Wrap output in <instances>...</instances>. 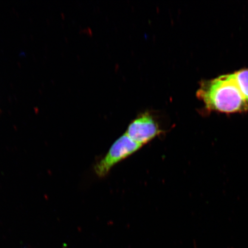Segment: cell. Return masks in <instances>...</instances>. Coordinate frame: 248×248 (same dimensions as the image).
<instances>
[{
    "label": "cell",
    "mask_w": 248,
    "mask_h": 248,
    "mask_svg": "<svg viewBox=\"0 0 248 248\" xmlns=\"http://www.w3.org/2000/svg\"><path fill=\"white\" fill-rule=\"evenodd\" d=\"M197 95L207 111L248 112V69L203 80Z\"/></svg>",
    "instance_id": "6da1fadb"
},
{
    "label": "cell",
    "mask_w": 248,
    "mask_h": 248,
    "mask_svg": "<svg viewBox=\"0 0 248 248\" xmlns=\"http://www.w3.org/2000/svg\"><path fill=\"white\" fill-rule=\"evenodd\" d=\"M142 147L124 133L113 142L105 156L96 163L95 174L99 178L105 177L117 164L132 156Z\"/></svg>",
    "instance_id": "7a4b0ae2"
},
{
    "label": "cell",
    "mask_w": 248,
    "mask_h": 248,
    "mask_svg": "<svg viewBox=\"0 0 248 248\" xmlns=\"http://www.w3.org/2000/svg\"><path fill=\"white\" fill-rule=\"evenodd\" d=\"M163 133L156 118L146 111L139 114L129 124L125 133L132 140L144 146Z\"/></svg>",
    "instance_id": "3957f363"
},
{
    "label": "cell",
    "mask_w": 248,
    "mask_h": 248,
    "mask_svg": "<svg viewBox=\"0 0 248 248\" xmlns=\"http://www.w3.org/2000/svg\"><path fill=\"white\" fill-rule=\"evenodd\" d=\"M1 113H2V110H1V108H0V114H1Z\"/></svg>",
    "instance_id": "277c9868"
}]
</instances>
